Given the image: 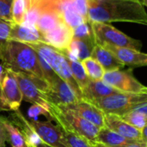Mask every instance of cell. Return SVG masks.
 I'll return each mask as SVG.
<instances>
[{
  "instance_id": "11",
  "label": "cell",
  "mask_w": 147,
  "mask_h": 147,
  "mask_svg": "<svg viewBox=\"0 0 147 147\" xmlns=\"http://www.w3.org/2000/svg\"><path fill=\"white\" fill-rule=\"evenodd\" d=\"M104 127L131 141L147 143L146 127L139 130L115 115L104 114Z\"/></svg>"
},
{
  "instance_id": "21",
  "label": "cell",
  "mask_w": 147,
  "mask_h": 147,
  "mask_svg": "<svg viewBox=\"0 0 147 147\" xmlns=\"http://www.w3.org/2000/svg\"><path fill=\"white\" fill-rule=\"evenodd\" d=\"M130 142L133 141L128 140L105 127L99 129L95 140V143L106 147H121Z\"/></svg>"
},
{
  "instance_id": "1",
  "label": "cell",
  "mask_w": 147,
  "mask_h": 147,
  "mask_svg": "<svg viewBox=\"0 0 147 147\" xmlns=\"http://www.w3.org/2000/svg\"><path fill=\"white\" fill-rule=\"evenodd\" d=\"M89 22H132L147 25L145 6L139 1L88 0Z\"/></svg>"
},
{
  "instance_id": "9",
  "label": "cell",
  "mask_w": 147,
  "mask_h": 147,
  "mask_svg": "<svg viewBox=\"0 0 147 147\" xmlns=\"http://www.w3.org/2000/svg\"><path fill=\"white\" fill-rule=\"evenodd\" d=\"M22 96L17 82L9 70L6 69L0 85V111L19 110Z\"/></svg>"
},
{
  "instance_id": "4",
  "label": "cell",
  "mask_w": 147,
  "mask_h": 147,
  "mask_svg": "<svg viewBox=\"0 0 147 147\" xmlns=\"http://www.w3.org/2000/svg\"><path fill=\"white\" fill-rule=\"evenodd\" d=\"M48 110L51 121L63 124L65 127L75 134L92 143H95L96 134L100 129L99 127L76 114L54 104L48 103Z\"/></svg>"
},
{
  "instance_id": "28",
  "label": "cell",
  "mask_w": 147,
  "mask_h": 147,
  "mask_svg": "<svg viewBox=\"0 0 147 147\" xmlns=\"http://www.w3.org/2000/svg\"><path fill=\"white\" fill-rule=\"evenodd\" d=\"M25 0H12L11 15L12 20L15 23L22 24L25 17Z\"/></svg>"
},
{
  "instance_id": "36",
  "label": "cell",
  "mask_w": 147,
  "mask_h": 147,
  "mask_svg": "<svg viewBox=\"0 0 147 147\" xmlns=\"http://www.w3.org/2000/svg\"><path fill=\"white\" fill-rule=\"evenodd\" d=\"M35 147H52L50 146H48V145H47L46 143H44V142H42L41 140L39 142V143H37L36 145H34Z\"/></svg>"
},
{
  "instance_id": "17",
  "label": "cell",
  "mask_w": 147,
  "mask_h": 147,
  "mask_svg": "<svg viewBox=\"0 0 147 147\" xmlns=\"http://www.w3.org/2000/svg\"><path fill=\"white\" fill-rule=\"evenodd\" d=\"M117 92L120 91L111 87L102 80H90L82 90L81 97L82 99L93 103L103 97L109 96Z\"/></svg>"
},
{
  "instance_id": "40",
  "label": "cell",
  "mask_w": 147,
  "mask_h": 147,
  "mask_svg": "<svg viewBox=\"0 0 147 147\" xmlns=\"http://www.w3.org/2000/svg\"><path fill=\"white\" fill-rule=\"evenodd\" d=\"M23 147H28V145H27V144L25 143V144H24V146H23Z\"/></svg>"
},
{
  "instance_id": "19",
  "label": "cell",
  "mask_w": 147,
  "mask_h": 147,
  "mask_svg": "<svg viewBox=\"0 0 147 147\" xmlns=\"http://www.w3.org/2000/svg\"><path fill=\"white\" fill-rule=\"evenodd\" d=\"M62 22H64V20L59 9H48L39 15L34 24V28L42 36Z\"/></svg>"
},
{
  "instance_id": "20",
  "label": "cell",
  "mask_w": 147,
  "mask_h": 147,
  "mask_svg": "<svg viewBox=\"0 0 147 147\" xmlns=\"http://www.w3.org/2000/svg\"><path fill=\"white\" fill-rule=\"evenodd\" d=\"M91 58L96 59L103 68L104 71L119 70L124 65L116 59V57L104 47L96 44L90 55Z\"/></svg>"
},
{
  "instance_id": "25",
  "label": "cell",
  "mask_w": 147,
  "mask_h": 147,
  "mask_svg": "<svg viewBox=\"0 0 147 147\" xmlns=\"http://www.w3.org/2000/svg\"><path fill=\"white\" fill-rule=\"evenodd\" d=\"M67 61H68V64H69V66L71 69V75L82 91V90L90 81V79L87 76L81 61L76 60V59H71L69 58H67Z\"/></svg>"
},
{
  "instance_id": "38",
  "label": "cell",
  "mask_w": 147,
  "mask_h": 147,
  "mask_svg": "<svg viewBox=\"0 0 147 147\" xmlns=\"http://www.w3.org/2000/svg\"><path fill=\"white\" fill-rule=\"evenodd\" d=\"M25 143L28 145V147H35L34 146V145H32V144H29V143H28V142H26V141H25Z\"/></svg>"
},
{
  "instance_id": "6",
  "label": "cell",
  "mask_w": 147,
  "mask_h": 147,
  "mask_svg": "<svg viewBox=\"0 0 147 147\" xmlns=\"http://www.w3.org/2000/svg\"><path fill=\"white\" fill-rule=\"evenodd\" d=\"M90 22L96 44L101 46L108 45L118 47H128L140 51L142 47L140 40L132 38L109 23Z\"/></svg>"
},
{
  "instance_id": "3",
  "label": "cell",
  "mask_w": 147,
  "mask_h": 147,
  "mask_svg": "<svg viewBox=\"0 0 147 147\" xmlns=\"http://www.w3.org/2000/svg\"><path fill=\"white\" fill-rule=\"evenodd\" d=\"M28 45L34 48L36 51V53L53 70V71L61 79L66 82L69 84V86L73 90V91L77 94V96L80 99H82L81 90L71 75V69L65 55L62 52L57 50L56 48L42 42L31 43Z\"/></svg>"
},
{
  "instance_id": "18",
  "label": "cell",
  "mask_w": 147,
  "mask_h": 147,
  "mask_svg": "<svg viewBox=\"0 0 147 147\" xmlns=\"http://www.w3.org/2000/svg\"><path fill=\"white\" fill-rule=\"evenodd\" d=\"M9 40L19 41L25 44L36 42L43 43V38L41 34L34 27L26 26L24 24H17L15 22L11 27Z\"/></svg>"
},
{
  "instance_id": "24",
  "label": "cell",
  "mask_w": 147,
  "mask_h": 147,
  "mask_svg": "<svg viewBox=\"0 0 147 147\" xmlns=\"http://www.w3.org/2000/svg\"><path fill=\"white\" fill-rule=\"evenodd\" d=\"M55 123L60 129L63 135L64 141L67 147H95L94 143L75 134L71 130L65 127L63 124L59 122H55Z\"/></svg>"
},
{
  "instance_id": "39",
  "label": "cell",
  "mask_w": 147,
  "mask_h": 147,
  "mask_svg": "<svg viewBox=\"0 0 147 147\" xmlns=\"http://www.w3.org/2000/svg\"><path fill=\"white\" fill-rule=\"evenodd\" d=\"M130 1H139V2L141 3V0H130Z\"/></svg>"
},
{
  "instance_id": "2",
  "label": "cell",
  "mask_w": 147,
  "mask_h": 147,
  "mask_svg": "<svg viewBox=\"0 0 147 147\" xmlns=\"http://www.w3.org/2000/svg\"><path fill=\"white\" fill-rule=\"evenodd\" d=\"M3 66L14 72H22L45 81L36 51L28 44L8 40L0 51Z\"/></svg>"
},
{
  "instance_id": "13",
  "label": "cell",
  "mask_w": 147,
  "mask_h": 147,
  "mask_svg": "<svg viewBox=\"0 0 147 147\" xmlns=\"http://www.w3.org/2000/svg\"><path fill=\"white\" fill-rule=\"evenodd\" d=\"M60 108L65 109L76 114L77 115L90 121L99 128L104 127V114L96 105L88 101L78 99L70 105Z\"/></svg>"
},
{
  "instance_id": "27",
  "label": "cell",
  "mask_w": 147,
  "mask_h": 147,
  "mask_svg": "<svg viewBox=\"0 0 147 147\" xmlns=\"http://www.w3.org/2000/svg\"><path fill=\"white\" fill-rule=\"evenodd\" d=\"M84 69L89 77L90 80H102L103 74H104V70L102 67V65L93 58L89 57L84 60L81 61Z\"/></svg>"
},
{
  "instance_id": "14",
  "label": "cell",
  "mask_w": 147,
  "mask_h": 147,
  "mask_svg": "<svg viewBox=\"0 0 147 147\" xmlns=\"http://www.w3.org/2000/svg\"><path fill=\"white\" fill-rule=\"evenodd\" d=\"M72 31L73 30L65 22H62L42 35L43 43L65 53L67 51L71 41Z\"/></svg>"
},
{
  "instance_id": "35",
  "label": "cell",
  "mask_w": 147,
  "mask_h": 147,
  "mask_svg": "<svg viewBox=\"0 0 147 147\" xmlns=\"http://www.w3.org/2000/svg\"><path fill=\"white\" fill-rule=\"evenodd\" d=\"M5 71H6V68L3 66V65L2 64V62H0V85L2 84V81H3V76L5 74Z\"/></svg>"
},
{
  "instance_id": "34",
  "label": "cell",
  "mask_w": 147,
  "mask_h": 147,
  "mask_svg": "<svg viewBox=\"0 0 147 147\" xmlns=\"http://www.w3.org/2000/svg\"><path fill=\"white\" fill-rule=\"evenodd\" d=\"M121 147H147V143L141 141H133Z\"/></svg>"
},
{
  "instance_id": "10",
  "label": "cell",
  "mask_w": 147,
  "mask_h": 147,
  "mask_svg": "<svg viewBox=\"0 0 147 147\" xmlns=\"http://www.w3.org/2000/svg\"><path fill=\"white\" fill-rule=\"evenodd\" d=\"M44 94L47 102L59 107H65L80 99L69 84L60 78L48 84Z\"/></svg>"
},
{
  "instance_id": "37",
  "label": "cell",
  "mask_w": 147,
  "mask_h": 147,
  "mask_svg": "<svg viewBox=\"0 0 147 147\" xmlns=\"http://www.w3.org/2000/svg\"><path fill=\"white\" fill-rule=\"evenodd\" d=\"M94 146H95V147H105L102 146V145H100V144H97V143H94Z\"/></svg>"
},
{
  "instance_id": "22",
  "label": "cell",
  "mask_w": 147,
  "mask_h": 147,
  "mask_svg": "<svg viewBox=\"0 0 147 147\" xmlns=\"http://www.w3.org/2000/svg\"><path fill=\"white\" fill-rule=\"evenodd\" d=\"M119 117L135 128L142 130L146 127L147 103H144Z\"/></svg>"
},
{
  "instance_id": "29",
  "label": "cell",
  "mask_w": 147,
  "mask_h": 147,
  "mask_svg": "<svg viewBox=\"0 0 147 147\" xmlns=\"http://www.w3.org/2000/svg\"><path fill=\"white\" fill-rule=\"evenodd\" d=\"M28 115L31 119V121H38L40 115H44L47 119V121H51L48 110V104H32V106L28 110Z\"/></svg>"
},
{
  "instance_id": "8",
  "label": "cell",
  "mask_w": 147,
  "mask_h": 147,
  "mask_svg": "<svg viewBox=\"0 0 147 147\" xmlns=\"http://www.w3.org/2000/svg\"><path fill=\"white\" fill-rule=\"evenodd\" d=\"M102 80L120 92L147 93L146 87L134 76L131 70L105 71Z\"/></svg>"
},
{
  "instance_id": "16",
  "label": "cell",
  "mask_w": 147,
  "mask_h": 147,
  "mask_svg": "<svg viewBox=\"0 0 147 147\" xmlns=\"http://www.w3.org/2000/svg\"><path fill=\"white\" fill-rule=\"evenodd\" d=\"M96 45L94 36L88 38H72L66 52L63 53L67 58L82 61L90 57Z\"/></svg>"
},
{
  "instance_id": "12",
  "label": "cell",
  "mask_w": 147,
  "mask_h": 147,
  "mask_svg": "<svg viewBox=\"0 0 147 147\" xmlns=\"http://www.w3.org/2000/svg\"><path fill=\"white\" fill-rule=\"evenodd\" d=\"M28 123L42 142L52 147H67L60 129L52 121H28Z\"/></svg>"
},
{
  "instance_id": "7",
  "label": "cell",
  "mask_w": 147,
  "mask_h": 147,
  "mask_svg": "<svg viewBox=\"0 0 147 147\" xmlns=\"http://www.w3.org/2000/svg\"><path fill=\"white\" fill-rule=\"evenodd\" d=\"M11 73L17 82L22 96V101L31 104H48L46 101L44 94L48 87V84L46 81L22 72L11 71Z\"/></svg>"
},
{
  "instance_id": "33",
  "label": "cell",
  "mask_w": 147,
  "mask_h": 147,
  "mask_svg": "<svg viewBox=\"0 0 147 147\" xmlns=\"http://www.w3.org/2000/svg\"><path fill=\"white\" fill-rule=\"evenodd\" d=\"M8 141L6 129L3 125V117L0 115V147H6V142Z\"/></svg>"
},
{
  "instance_id": "30",
  "label": "cell",
  "mask_w": 147,
  "mask_h": 147,
  "mask_svg": "<svg viewBox=\"0 0 147 147\" xmlns=\"http://www.w3.org/2000/svg\"><path fill=\"white\" fill-rule=\"evenodd\" d=\"M14 22L3 20L0 18V51L9 40V35Z\"/></svg>"
},
{
  "instance_id": "26",
  "label": "cell",
  "mask_w": 147,
  "mask_h": 147,
  "mask_svg": "<svg viewBox=\"0 0 147 147\" xmlns=\"http://www.w3.org/2000/svg\"><path fill=\"white\" fill-rule=\"evenodd\" d=\"M3 125L6 129L8 142L11 147H23L25 144L24 138L20 130L8 119L3 117Z\"/></svg>"
},
{
  "instance_id": "23",
  "label": "cell",
  "mask_w": 147,
  "mask_h": 147,
  "mask_svg": "<svg viewBox=\"0 0 147 147\" xmlns=\"http://www.w3.org/2000/svg\"><path fill=\"white\" fill-rule=\"evenodd\" d=\"M60 11L64 22L73 30L82 23L85 22L84 18L75 10L69 0H61Z\"/></svg>"
},
{
  "instance_id": "32",
  "label": "cell",
  "mask_w": 147,
  "mask_h": 147,
  "mask_svg": "<svg viewBox=\"0 0 147 147\" xmlns=\"http://www.w3.org/2000/svg\"><path fill=\"white\" fill-rule=\"evenodd\" d=\"M12 0H0V18L13 22L11 15Z\"/></svg>"
},
{
  "instance_id": "31",
  "label": "cell",
  "mask_w": 147,
  "mask_h": 147,
  "mask_svg": "<svg viewBox=\"0 0 147 147\" xmlns=\"http://www.w3.org/2000/svg\"><path fill=\"white\" fill-rule=\"evenodd\" d=\"M75 10L84 18L85 22H89L88 19V9L89 3L88 0H69Z\"/></svg>"
},
{
  "instance_id": "15",
  "label": "cell",
  "mask_w": 147,
  "mask_h": 147,
  "mask_svg": "<svg viewBox=\"0 0 147 147\" xmlns=\"http://www.w3.org/2000/svg\"><path fill=\"white\" fill-rule=\"evenodd\" d=\"M102 47L110 51L124 66L127 65L131 67H142L147 65L146 53H142L140 50L108 45Z\"/></svg>"
},
{
  "instance_id": "5",
  "label": "cell",
  "mask_w": 147,
  "mask_h": 147,
  "mask_svg": "<svg viewBox=\"0 0 147 147\" xmlns=\"http://www.w3.org/2000/svg\"><path fill=\"white\" fill-rule=\"evenodd\" d=\"M144 103H147V93L124 92H117L93 102L103 114L117 116H121Z\"/></svg>"
}]
</instances>
